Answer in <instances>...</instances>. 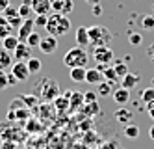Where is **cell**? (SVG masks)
<instances>
[{"label":"cell","mask_w":154,"mask_h":149,"mask_svg":"<svg viewBox=\"0 0 154 149\" xmlns=\"http://www.w3.org/2000/svg\"><path fill=\"white\" fill-rule=\"evenodd\" d=\"M45 28L54 37L67 36L69 30H71V19L67 15H61V13H52V15H48V21H47Z\"/></svg>","instance_id":"6da1fadb"},{"label":"cell","mask_w":154,"mask_h":149,"mask_svg":"<svg viewBox=\"0 0 154 149\" xmlns=\"http://www.w3.org/2000/svg\"><path fill=\"white\" fill-rule=\"evenodd\" d=\"M87 62H89V54H87L84 47H72L63 56V63L69 69H72V67H85Z\"/></svg>","instance_id":"7a4b0ae2"},{"label":"cell","mask_w":154,"mask_h":149,"mask_svg":"<svg viewBox=\"0 0 154 149\" xmlns=\"http://www.w3.org/2000/svg\"><path fill=\"white\" fill-rule=\"evenodd\" d=\"M89 43L93 47H100V45H109L112 41V32H109L106 26H100V24H95V26H89Z\"/></svg>","instance_id":"3957f363"},{"label":"cell","mask_w":154,"mask_h":149,"mask_svg":"<svg viewBox=\"0 0 154 149\" xmlns=\"http://www.w3.org/2000/svg\"><path fill=\"white\" fill-rule=\"evenodd\" d=\"M39 93L45 101H54L56 97H60V84L52 78H43V82L39 84Z\"/></svg>","instance_id":"277c9868"},{"label":"cell","mask_w":154,"mask_h":149,"mask_svg":"<svg viewBox=\"0 0 154 149\" xmlns=\"http://www.w3.org/2000/svg\"><path fill=\"white\" fill-rule=\"evenodd\" d=\"M93 58L98 65H112L113 62V50L108 47V45H100V47H95L93 50Z\"/></svg>","instance_id":"5b68a950"},{"label":"cell","mask_w":154,"mask_h":149,"mask_svg":"<svg viewBox=\"0 0 154 149\" xmlns=\"http://www.w3.org/2000/svg\"><path fill=\"white\" fill-rule=\"evenodd\" d=\"M11 75L17 78V82H26L32 73L28 69V63L26 62H13V65H11Z\"/></svg>","instance_id":"8992f818"},{"label":"cell","mask_w":154,"mask_h":149,"mask_svg":"<svg viewBox=\"0 0 154 149\" xmlns=\"http://www.w3.org/2000/svg\"><path fill=\"white\" fill-rule=\"evenodd\" d=\"M30 58H32V47H30L28 43L20 41L17 45V49L13 50V60H17V62H28Z\"/></svg>","instance_id":"52a82bcc"},{"label":"cell","mask_w":154,"mask_h":149,"mask_svg":"<svg viewBox=\"0 0 154 149\" xmlns=\"http://www.w3.org/2000/svg\"><path fill=\"white\" fill-rule=\"evenodd\" d=\"M74 9L72 0H52V11L54 13H61V15H69Z\"/></svg>","instance_id":"ba28073f"},{"label":"cell","mask_w":154,"mask_h":149,"mask_svg":"<svg viewBox=\"0 0 154 149\" xmlns=\"http://www.w3.org/2000/svg\"><path fill=\"white\" fill-rule=\"evenodd\" d=\"M39 50L43 54H54L58 50V37H54V36H48L47 37H43L41 43H39Z\"/></svg>","instance_id":"9c48e42d"},{"label":"cell","mask_w":154,"mask_h":149,"mask_svg":"<svg viewBox=\"0 0 154 149\" xmlns=\"http://www.w3.org/2000/svg\"><path fill=\"white\" fill-rule=\"evenodd\" d=\"M34 28H35V22H34V19H24L23 21V24H20L17 30V37H19V41H26L28 39V36H30V34L32 32H34Z\"/></svg>","instance_id":"30bf717a"},{"label":"cell","mask_w":154,"mask_h":149,"mask_svg":"<svg viewBox=\"0 0 154 149\" xmlns=\"http://www.w3.org/2000/svg\"><path fill=\"white\" fill-rule=\"evenodd\" d=\"M32 9L35 15H50L52 0H32Z\"/></svg>","instance_id":"8fae6325"},{"label":"cell","mask_w":154,"mask_h":149,"mask_svg":"<svg viewBox=\"0 0 154 149\" xmlns=\"http://www.w3.org/2000/svg\"><path fill=\"white\" fill-rule=\"evenodd\" d=\"M139 82H141V75L139 73H130L128 71L123 78H121V86L126 88V89H134Z\"/></svg>","instance_id":"7c38bea8"},{"label":"cell","mask_w":154,"mask_h":149,"mask_svg":"<svg viewBox=\"0 0 154 149\" xmlns=\"http://www.w3.org/2000/svg\"><path fill=\"white\" fill-rule=\"evenodd\" d=\"M76 45H78V47H89V30H87V26H78L76 28Z\"/></svg>","instance_id":"4fadbf2b"},{"label":"cell","mask_w":154,"mask_h":149,"mask_svg":"<svg viewBox=\"0 0 154 149\" xmlns=\"http://www.w3.org/2000/svg\"><path fill=\"white\" fill-rule=\"evenodd\" d=\"M104 80V73L98 69V67H93V69H87L85 71V82L87 84H100Z\"/></svg>","instance_id":"5bb4252c"},{"label":"cell","mask_w":154,"mask_h":149,"mask_svg":"<svg viewBox=\"0 0 154 149\" xmlns=\"http://www.w3.org/2000/svg\"><path fill=\"white\" fill-rule=\"evenodd\" d=\"M113 101L117 102V105H121V106L128 105V101H130V89H126L123 86L113 89Z\"/></svg>","instance_id":"9a60e30c"},{"label":"cell","mask_w":154,"mask_h":149,"mask_svg":"<svg viewBox=\"0 0 154 149\" xmlns=\"http://www.w3.org/2000/svg\"><path fill=\"white\" fill-rule=\"evenodd\" d=\"M11 65H13V56H11V52L6 50L2 47V49H0V69L8 71V69H11Z\"/></svg>","instance_id":"2e32d148"},{"label":"cell","mask_w":154,"mask_h":149,"mask_svg":"<svg viewBox=\"0 0 154 149\" xmlns=\"http://www.w3.org/2000/svg\"><path fill=\"white\" fill-rule=\"evenodd\" d=\"M113 118L119 121V123H130V119L134 118V114H132V110H128L126 106H121L113 112Z\"/></svg>","instance_id":"e0dca14e"},{"label":"cell","mask_w":154,"mask_h":149,"mask_svg":"<svg viewBox=\"0 0 154 149\" xmlns=\"http://www.w3.org/2000/svg\"><path fill=\"white\" fill-rule=\"evenodd\" d=\"M69 106L74 110V108H80L84 105V93H80V91H69Z\"/></svg>","instance_id":"ac0fdd59"},{"label":"cell","mask_w":154,"mask_h":149,"mask_svg":"<svg viewBox=\"0 0 154 149\" xmlns=\"http://www.w3.org/2000/svg\"><path fill=\"white\" fill-rule=\"evenodd\" d=\"M19 15L23 19H30L34 13V9H32V0H23V4L19 6Z\"/></svg>","instance_id":"d6986e66"},{"label":"cell","mask_w":154,"mask_h":149,"mask_svg":"<svg viewBox=\"0 0 154 149\" xmlns=\"http://www.w3.org/2000/svg\"><path fill=\"white\" fill-rule=\"evenodd\" d=\"M20 41H19V37L17 36H13V34H9L8 37H4L2 39V47L6 49V50H9V52H13L15 49H17V45H19Z\"/></svg>","instance_id":"ffe728a7"},{"label":"cell","mask_w":154,"mask_h":149,"mask_svg":"<svg viewBox=\"0 0 154 149\" xmlns=\"http://www.w3.org/2000/svg\"><path fill=\"white\" fill-rule=\"evenodd\" d=\"M11 24H9V21L2 15V13H0V41H2L4 37H8L9 36V34H11Z\"/></svg>","instance_id":"44dd1931"},{"label":"cell","mask_w":154,"mask_h":149,"mask_svg":"<svg viewBox=\"0 0 154 149\" xmlns=\"http://www.w3.org/2000/svg\"><path fill=\"white\" fill-rule=\"evenodd\" d=\"M85 67H72L71 69V80L72 82H85Z\"/></svg>","instance_id":"7402d4cb"},{"label":"cell","mask_w":154,"mask_h":149,"mask_svg":"<svg viewBox=\"0 0 154 149\" xmlns=\"http://www.w3.org/2000/svg\"><path fill=\"white\" fill-rule=\"evenodd\" d=\"M123 134L126 136V138H130V140H136L137 136H139V127H137V125H134V123H126Z\"/></svg>","instance_id":"603a6c76"},{"label":"cell","mask_w":154,"mask_h":149,"mask_svg":"<svg viewBox=\"0 0 154 149\" xmlns=\"http://www.w3.org/2000/svg\"><path fill=\"white\" fill-rule=\"evenodd\" d=\"M97 93L100 95V97L112 95V82H108V80H102L100 84H97Z\"/></svg>","instance_id":"cb8c5ba5"},{"label":"cell","mask_w":154,"mask_h":149,"mask_svg":"<svg viewBox=\"0 0 154 149\" xmlns=\"http://www.w3.org/2000/svg\"><path fill=\"white\" fill-rule=\"evenodd\" d=\"M113 69H115V73L123 78L126 73H128V63L125 62V60H113Z\"/></svg>","instance_id":"d4e9b609"},{"label":"cell","mask_w":154,"mask_h":149,"mask_svg":"<svg viewBox=\"0 0 154 149\" xmlns=\"http://www.w3.org/2000/svg\"><path fill=\"white\" fill-rule=\"evenodd\" d=\"M102 73H104V78L108 80V82H112V84H115L117 80L121 78V76L115 73V69H113V67H109V65H106V67H104V69H102Z\"/></svg>","instance_id":"484cf974"},{"label":"cell","mask_w":154,"mask_h":149,"mask_svg":"<svg viewBox=\"0 0 154 149\" xmlns=\"http://www.w3.org/2000/svg\"><path fill=\"white\" fill-rule=\"evenodd\" d=\"M141 28L147 30V32H152L154 30V15H143L141 17Z\"/></svg>","instance_id":"4316f807"},{"label":"cell","mask_w":154,"mask_h":149,"mask_svg":"<svg viewBox=\"0 0 154 149\" xmlns=\"http://www.w3.org/2000/svg\"><path fill=\"white\" fill-rule=\"evenodd\" d=\"M54 105H56V108H58L60 112L67 110V108H69V95L65 93L63 97H56V99H54Z\"/></svg>","instance_id":"83f0119b"},{"label":"cell","mask_w":154,"mask_h":149,"mask_svg":"<svg viewBox=\"0 0 154 149\" xmlns=\"http://www.w3.org/2000/svg\"><path fill=\"white\" fill-rule=\"evenodd\" d=\"M41 39H43V37L39 36V32H37V30H34V32H32L30 36H28V39H26L24 43H28L30 47L34 49V47H39V43H41Z\"/></svg>","instance_id":"f1b7e54d"},{"label":"cell","mask_w":154,"mask_h":149,"mask_svg":"<svg viewBox=\"0 0 154 149\" xmlns=\"http://www.w3.org/2000/svg\"><path fill=\"white\" fill-rule=\"evenodd\" d=\"M141 101L145 102V105H149V102L154 101V88H145V89H141Z\"/></svg>","instance_id":"f546056e"},{"label":"cell","mask_w":154,"mask_h":149,"mask_svg":"<svg viewBox=\"0 0 154 149\" xmlns=\"http://www.w3.org/2000/svg\"><path fill=\"white\" fill-rule=\"evenodd\" d=\"M128 41L132 47H139V45L143 43V36H141V32H130L128 34Z\"/></svg>","instance_id":"4dcf8cb0"},{"label":"cell","mask_w":154,"mask_h":149,"mask_svg":"<svg viewBox=\"0 0 154 149\" xmlns=\"http://www.w3.org/2000/svg\"><path fill=\"white\" fill-rule=\"evenodd\" d=\"M26 63H28V69H30V73H32V75L41 71V60H39V58H34V56H32V58H30Z\"/></svg>","instance_id":"1f68e13d"},{"label":"cell","mask_w":154,"mask_h":149,"mask_svg":"<svg viewBox=\"0 0 154 149\" xmlns=\"http://www.w3.org/2000/svg\"><path fill=\"white\" fill-rule=\"evenodd\" d=\"M84 112L87 114V116H93L95 112H98V102H84Z\"/></svg>","instance_id":"d6a6232c"},{"label":"cell","mask_w":154,"mask_h":149,"mask_svg":"<svg viewBox=\"0 0 154 149\" xmlns=\"http://www.w3.org/2000/svg\"><path fill=\"white\" fill-rule=\"evenodd\" d=\"M2 15L9 21V19H13V17H17V15H19V8H13L11 4H9V6L4 9V13H2Z\"/></svg>","instance_id":"836d02e7"},{"label":"cell","mask_w":154,"mask_h":149,"mask_svg":"<svg viewBox=\"0 0 154 149\" xmlns=\"http://www.w3.org/2000/svg\"><path fill=\"white\" fill-rule=\"evenodd\" d=\"M8 86H9V78H8V73L0 69V91H4Z\"/></svg>","instance_id":"e575fe53"},{"label":"cell","mask_w":154,"mask_h":149,"mask_svg":"<svg viewBox=\"0 0 154 149\" xmlns=\"http://www.w3.org/2000/svg\"><path fill=\"white\" fill-rule=\"evenodd\" d=\"M47 21H48V15H37V17L34 19L35 26H43V28L47 26Z\"/></svg>","instance_id":"d590c367"},{"label":"cell","mask_w":154,"mask_h":149,"mask_svg":"<svg viewBox=\"0 0 154 149\" xmlns=\"http://www.w3.org/2000/svg\"><path fill=\"white\" fill-rule=\"evenodd\" d=\"M97 95L95 91H85L84 93V102H97Z\"/></svg>","instance_id":"8d00e7d4"},{"label":"cell","mask_w":154,"mask_h":149,"mask_svg":"<svg viewBox=\"0 0 154 149\" xmlns=\"http://www.w3.org/2000/svg\"><path fill=\"white\" fill-rule=\"evenodd\" d=\"M100 149H117V144L115 142H106L100 145Z\"/></svg>","instance_id":"74e56055"},{"label":"cell","mask_w":154,"mask_h":149,"mask_svg":"<svg viewBox=\"0 0 154 149\" xmlns=\"http://www.w3.org/2000/svg\"><path fill=\"white\" fill-rule=\"evenodd\" d=\"M9 6V0H0V13H4V9Z\"/></svg>","instance_id":"f35d334b"},{"label":"cell","mask_w":154,"mask_h":149,"mask_svg":"<svg viewBox=\"0 0 154 149\" xmlns=\"http://www.w3.org/2000/svg\"><path fill=\"white\" fill-rule=\"evenodd\" d=\"M23 101H26V102H30V105H28V106H32V105H34V102H37V99H35V97H28V95H24V97H23Z\"/></svg>","instance_id":"ab89813d"},{"label":"cell","mask_w":154,"mask_h":149,"mask_svg":"<svg viewBox=\"0 0 154 149\" xmlns=\"http://www.w3.org/2000/svg\"><path fill=\"white\" fill-rule=\"evenodd\" d=\"M100 11H102V9H100V6H98V4H97V6H93V13H95V15H98Z\"/></svg>","instance_id":"60d3db41"},{"label":"cell","mask_w":154,"mask_h":149,"mask_svg":"<svg viewBox=\"0 0 154 149\" xmlns=\"http://www.w3.org/2000/svg\"><path fill=\"white\" fill-rule=\"evenodd\" d=\"M149 136H150V140H154V125L149 129Z\"/></svg>","instance_id":"b9f144b4"},{"label":"cell","mask_w":154,"mask_h":149,"mask_svg":"<svg viewBox=\"0 0 154 149\" xmlns=\"http://www.w3.org/2000/svg\"><path fill=\"white\" fill-rule=\"evenodd\" d=\"M147 110H154V101H152V102H149V105H147Z\"/></svg>","instance_id":"7bdbcfd3"},{"label":"cell","mask_w":154,"mask_h":149,"mask_svg":"<svg viewBox=\"0 0 154 149\" xmlns=\"http://www.w3.org/2000/svg\"><path fill=\"white\" fill-rule=\"evenodd\" d=\"M87 4H91V6H97V4H98V0H87Z\"/></svg>","instance_id":"ee69618b"},{"label":"cell","mask_w":154,"mask_h":149,"mask_svg":"<svg viewBox=\"0 0 154 149\" xmlns=\"http://www.w3.org/2000/svg\"><path fill=\"white\" fill-rule=\"evenodd\" d=\"M149 116H150V118L154 119V110H149Z\"/></svg>","instance_id":"f6af8a7d"}]
</instances>
